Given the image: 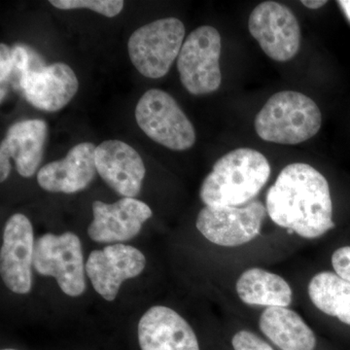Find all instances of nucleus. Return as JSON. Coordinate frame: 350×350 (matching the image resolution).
Listing matches in <instances>:
<instances>
[{
    "mask_svg": "<svg viewBox=\"0 0 350 350\" xmlns=\"http://www.w3.org/2000/svg\"><path fill=\"white\" fill-rule=\"evenodd\" d=\"M266 207L275 225L303 239H319L335 227L328 181L308 163H291L280 172L267 193Z\"/></svg>",
    "mask_w": 350,
    "mask_h": 350,
    "instance_id": "nucleus-1",
    "label": "nucleus"
},
{
    "mask_svg": "<svg viewBox=\"0 0 350 350\" xmlns=\"http://www.w3.org/2000/svg\"><path fill=\"white\" fill-rule=\"evenodd\" d=\"M271 165L261 152L239 148L214 163L200 189L206 206H243L259 195L271 176Z\"/></svg>",
    "mask_w": 350,
    "mask_h": 350,
    "instance_id": "nucleus-2",
    "label": "nucleus"
},
{
    "mask_svg": "<svg viewBox=\"0 0 350 350\" xmlns=\"http://www.w3.org/2000/svg\"><path fill=\"white\" fill-rule=\"evenodd\" d=\"M322 114L306 94L282 91L271 96L254 120L255 131L265 142L295 145L319 133Z\"/></svg>",
    "mask_w": 350,
    "mask_h": 350,
    "instance_id": "nucleus-3",
    "label": "nucleus"
},
{
    "mask_svg": "<svg viewBox=\"0 0 350 350\" xmlns=\"http://www.w3.org/2000/svg\"><path fill=\"white\" fill-rule=\"evenodd\" d=\"M184 38L185 27L176 18H165L140 27L129 39L131 63L145 77H163L178 57Z\"/></svg>",
    "mask_w": 350,
    "mask_h": 350,
    "instance_id": "nucleus-4",
    "label": "nucleus"
},
{
    "mask_svg": "<svg viewBox=\"0 0 350 350\" xmlns=\"http://www.w3.org/2000/svg\"><path fill=\"white\" fill-rule=\"evenodd\" d=\"M135 119L147 137L170 150H188L194 146V126L167 92L147 91L138 100Z\"/></svg>",
    "mask_w": 350,
    "mask_h": 350,
    "instance_id": "nucleus-5",
    "label": "nucleus"
},
{
    "mask_svg": "<svg viewBox=\"0 0 350 350\" xmlns=\"http://www.w3.org/2000/svg\"><path fill=\"white\" fill-rule=\"evenodd\" d=\"M221 47L220 33L211 25H202L189 34L177 57L181 83L189 93L202 96L217 91L222 82Z\"/></svg>",
    "mask_w": 350,
    "mask_h": 350,
    "instance_id": "nucleus-6",
    "label": "nucleus"
},
{
    "mask_svg": "<svg viewBox=\"0 0 350 350\" xmlns=\"http://www.w3.org/2000/svg\"><path fill=\"white\" fill-rule=\"evenodd\" d=\"M33 269L44 276L56 278L64 294L78 297L86 289L82 244L71 232L56 236L45 234L34 244Z\"/></svg>",
    "mask_w": 350,
    "mask_h": 350,
    "instance_id": "nucleus-7",
    "label": "nucleus"
},
{
    "mask_svg": "<svg viewBox=\"0 0 350 350\" xmlns=\"http://www.w3.org/2000/svg\"><path fill=\"white\" fill-rule=\"evenodd\" d=\"M268 214L259 200L243 206H206L197 217V229L214 244L236 247L254 241Z\"/></svg>",
    "mask_w": 350,
    "mask_h": 350,
    "instance_id": "nucleus-8",
    "label": "nucleus"
},
{
    "mask_svg": "<svg viewBox=\"0 0 350 350\" xmlns=\"http://www.w3.org/2000/svg\"><path fill=\"white\" fill-rule=\"evenodd\" d=\"M248 29L265 54L273 61H290L300 51V25L294 13L282 3L265 1L255 7Z\"/></svg>",
    "mask_w": 350,
    "mask_h": 350,
    "instance_id": "nucleus-9",
    "label": "nucleus"
},
{
    "mask_svg": "<svg viewBox=\"0 0 350 350\" xmlns=\"http://www.w3.org/2000/svg\"><path fill=\"white\" fill-rule=\"evenodd\" d=\"M33 228L22 213H16L6 222L0 253V273L7 288L16 294L31 290L34 252Z\"/></svg>",
    "mask_w": 350,
    "mask_h": 350,
    "instance_id": "nucleus-10",
    "label": "nucleus"
},
{
    "mask_svg": "<svg viewBox=\"0 0 350 350\" xmlns=\"http://www.w3.org/2000/svg\"><path fill=\"white\" fill-rule=\"evenodd\" d=\"M146 265L144 253L126 244L108 245L94 250L86 262V273L96 293L105 300L114 301L122 283L137 278Z\"/></svg>",
    "mask_w": 350,
    "mask_h": 350,
    "instance_id": "nucleus-11",
    "label": "nucleus"
},
{
    "mask_svg": "<svg viewBox=\"0 0 350 350\" xmlns=\"http://www.w3.org/2000/svg\"><path fill=\"white\" fill-rule=\"evenodd\" d=\"M93 222L88 234L96 243H118L137 237L144 223L152 217L150 207L135 198H123L114 204L93 202Z\"/></svg>",
    "mask_w": 350,
    "mask_h": 350,
    "instance_id": "nucleus-12",
    "label": "nucleus"
},
{
    "mask_svg": "<svg viewBox=\"0 0 350 350\" xmlns=\"http://www.w3.org/2000/svg\"><path fill=\"white\" fill-rule=\"evenodd\" d=\"M27 103L39 110L57 112L75 98L79 81L68 64L56 63L40 70H31L17 85Z\"/></svg>",
    "mask_w": 350,
    "mask_h": 350,
    "instance_id": "nucleus-13",
    "label": "nucleus"
},
{
    "mask_svg": "<svg viewBox=\"0 0 350 350\" xmlns=\"http://www.w3.org/2000/svg\"><path fill=\"white\" fill-rule=\"evenodd\" d=\"M96 172L105 183L124 198L139 194L146 174L144 161L131 145L107 140L96 149Z\"/></svg>",
    "mask_w": 350,
    "mask_h": 350,
    "instance_id": "nucleus-14",
    "label": "nucleus"
},
{
    "mask_svg": "<svg viewBox=\"0 0 350 350\" xmlns=\"http://www.w3.org/2000/svg\"><path fill=\"white\" fill-rule=\"evenodd\" d=\"M137 334L142 350H200L192 327L167 306L149 308L138 323Z\"/></svg>",
    "mask_w": 350,
    "mask_h": 350,
    "instance_id": "nucleus-15",
    "label": "nucleus"
},
{
    "mask_svg": "<svg viewBox=\"0 0 350 350\" xmlns=\"http://www.w3.org/2000/svg\"><path fill=\"white\" fill-rule=\"evenodd\" d=\"M96 149L91 142L75 145L63 160L54 161L39 170V186L48 192L64 194L84 190L96 176Z\"/></svg>",
    "mask_w": 350,
    "mask_h": 350,
    "instance_id": "nucleus-16",
    "label": "nucleus"
},
{
    "mask_svg": "<svg viewBox=\"0 0 350 350\" xmlns=\"http://www.w3.org/2000/svg\"><path fill=\"white\" fill-rule=\"evenodd\" d=\"M48 126L43 120H24L13 124L0 144L15 161L21 176L31 177L42 162L44 146L47 139Z\"/></svg>",
    "mask_w": 350,
    "mask_h": 350,
    "instance_id": "nucleus-17",
    "label": "nucleus"
},
{
    "mask_svg": "<svg viewBox=\"0 0 350 350\" xmlns=\"http://www.w3.org/2000/svg\"><path fill=\"white\" fill-rule=\"evenodd\" d=\"M259 328L282 350H314L317 337L301 315L288 308H267L259 319Z\"/></svg>",
    "mask_w": 350,
    "mask_h": 350,
    "instance_id": "nucleus-18",
    "label": "nucleus"
},
{
    "mask_svg": "<svg viewBox=\"0 0 350 350\" xmlns=\"http://www.w3.org/2000/svg\"><path fill=\"white\" fill-rule=\"evenodd\" d=\"M239 298L248 306L288 308L293 301L289 283L276 273L261 268L244 271L236 284Z\"/></svg>",
    "mask_w": 350,
    "mask_h": 350,
    "instance_id": "nucleus-19",
    "label": "nucleus"
},
{
    "mask_svg": "<svg viewBox=\"0 0 350 350\" xmlns=\"http://www.w3.org/2000/svg\"><path fill=\"white\" fill-rule=\"evenodd\" d=\"M313 305L325 314L350 326V282L332 271H321L308 287Z\"/></svg>",
    "mask_w": 350,
    "mask_h": 350,
    "instance_id": "nucleus-20",
    "label": "nucleus"
},
{
    "mask_svg": "<svg viewBox=\"0 0 350 350\" xmlns=\"http://www.w3.org/2000/svg\"><path fill=\"white\" fill-rule=\"evenodd\" d=\"M50 3L61 10L90 9L105 17H116L124 8L122 0H51Z\"/></svg>",
    "mask_w": 350,
    "mask_h": 350,
    "instance_id": "nucleus-21",
    "label": "nucleus"
},
{
    "mask_svg": "<svg viewBox=\"0 0 350 350\" xmlns=\"http://www.w3.org/2000/svg\"><path fill=\"white\" fill-rule=\"evenodd\" d=\"M232 345L234 350H275L256 334L248 330L238 332L232 337Z\"/></svg>",
    "mask_w": 350,
    "mask_h": 350,
    "instance_id": "nucleus-22",
    "label": "nucleus"
},
{
    "mask_svg": "<svg viewBox=\"0 0 350 350\" xmlns=\"http://www.w3.org/2000/svg\"><path fill=\"white\" fill-rule=\"evenodd\" d=\"M332 266L338 276L350 282V246L338 248L332 255Z\"/></svg>",
    "mask_w": 350,
    "mask_h": 350,
    "instance_id": "nucleus-23",
    "label": "nucleus"
},
{
    "mask_svg": "<svg viewBox=\"0 0 350 350\" xmlns=\"http://www.w3.org/2000/svg\"><path fill=\"white\" fill-rule=\"evenodd\" d=\"M13 71V59L11 48L6 44H0V82H4L10 77Z\"/></svg>",
    "mask_w": 350,
    "mask_h": 350,
    "instance_id": "nucleus-24",
    "label": "nucleus"
},
{
    "mask_svg": "<svg viewBox=\"0 0 350 350\" xmlns=\"http://www.w3.org/2000/svg\"><path fill=\"white\" fill-rule=\"evenodd\" d=\"M11 157L6 151L0 149V181L4 182L11 172Z\"/></svg>",
    "mask_w": 350,
    "mask_h": 350,
    "instance_id": "nucleus-25",
    "label": "nucleus"
},
{
    "mask_svg": "<svg viewBox=\"0 0 350 350\" xmlns=\"http://www.w3.org/2000/svg\"><path fill=\"white\" fill-rule=\"evenodd\" d=\"M327 1H324V0H303V1H301V4H303L304 6H306V8L312 9V10L321 8V7L325 5Z\"/></svg>",
    "mask_w": 350,
    "mask_h": 350,
    "instance_id": "nucleus-26",
    "label": "nucleus"
},
{
    "mask_svg": "<svg viewBox=\"0 0 350 350\" xmlns=\"http://www.w3.org/2000/svg\"><path fill=\"white\" fill-rule=\"evenodd\" d=\"M338 3L350 22V0H340V1H338Z\"/></svg>",
    "mask_w": 350,
    "mask_h": 350,
    "instance_id": "nucleus-27",
    "label": "nucleus"
},
{
    "mask_svg": "<svg viewBox=\"0 0 350 350\" xmlns=\"http://www.w3.org/2000/svg\"><path fill=\"white\" fill-rule=\"evenodd\" d=\"M2 350H17V349H2Z\"/></svg>",
    "mask_w": 350,
    "mask_h": 350,
    "instance_id": "nucleus-28",
    "label": "nucleus"
}]
</instances>
